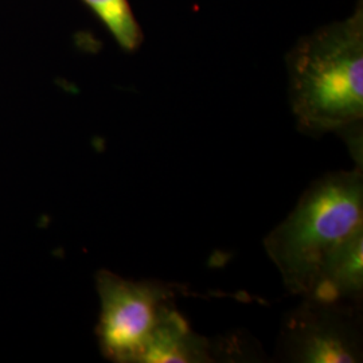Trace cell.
Here are the masks:
<instances>
[{
  "label": "cell",
  "mask_w": 363,
  "mask_h": 363,
  "mask_svg": "<svg viewBox=\"0 0 363 363\" xmlns=\"http://www.w3.org/2000/svg\"><path fill=\"white\" fill-rule=\"evenodd\" d=\"M97 291L101 304L97 337L105 358L118 363H142L156 328L177 308L175 288L100 271Z\"/></svg>",
  "instance_id": "cell-3"
},
{
  "label": "cell",
  "mask_w": 363,
  "mask_h": 363,
  "mask_svg": "<svg viewBox=\"0 0 363 363\" xmlns=\"http://www.w3.org/2000/svg\"><path fill=\"white\" fill-rule=\"evenodd\" d=\"M363 234L362 167L327 174L300 196L264 247L291 295L307 298L325 267Z\"/></svg>",
  "instance_id": "cell-2"
},
{
  "label": "cell",
  "mask_w": 363,
  "mask_h": 363,
  "mask_svg": "<svg viewBox=\"0 0 363 363\" xmlns=\"http://www.w3.org/2000/svg\"><path fill=\"white\" fill-rule=\"evenodd\" d=\"M214 347L206 337L191 331L178 310H172L156 328L142 363L213 362Z\"/></svg>",
  "instance_id": "cell-5"
},
{
  "label": "cell",
  "mask_w": 363,
  "mask_h": 363,
  "mask_svg": "<svg viewBox=\"0 0 363 363\" xmlns=\"http://www.w3.org/2000/svg\"><path fill=\"white\" fill-rule=\"evenodd\" d=\"M103 22L118 46L127 52L138 50L144 40L130 0H82Z\"/></svg>",
  "instance_id": "cell-7"
},
{
  "label": "cell",
  "mask_w": 363,
  "mask_h": 363,
  "mask_svg": "<svg viewBox=\"0 0 363 363\" xmlns=\"http://www.w3.org/2000/svg\"><path fill=\"white\" fill-rule=\"evenodd\" d=\"M358 306L304 298L281 327L280 357L288 362H362Z\"/></svg>",
  "instance_id": "cell-4"
},
{
  "label": "cell",
  "mask_w": 363,
  "mask_h": 363,
  "mask_svg": "<svg viewBox=\"0 0 363 363\" xmlns=\"http://www.w3.org/2000/svg\"><path fill=\"white\" fill-rule=\"evenodd\" d=\"M286 67L292 113L303 133H340L362 124V0L347 19L298 40Z\"/></svg>",
  "instance_id": "cell-1"
},
{
  "label": "cell",
  "mask_w": 363,
  "mask_h": 363,
  "mask_svg": "<svg viewBox=\"0 0 363 363\" xmlns=\"http://www.w3.org/2000/svg\"><path fill=\"white\" fill-rule=\"evenodd\" d=\"M362 292L363 234H361L325 267L311 294L304 298L322 303L361 304Z\"/></svg>",
  "instance_id": "cell-6"
}]
</instances>
